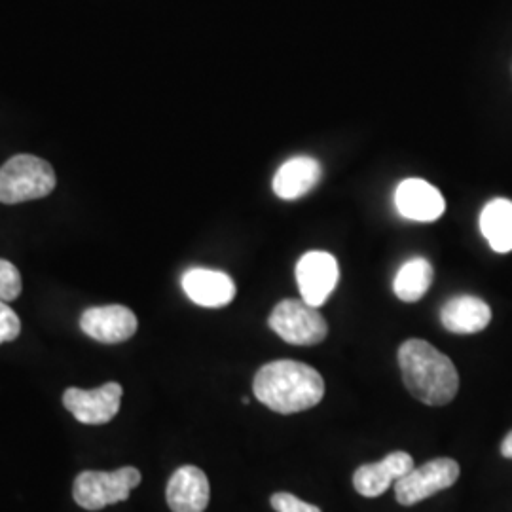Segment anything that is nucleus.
Here are the masks:
<instances>
[{
  "label": "nucleus",
  "instance_id": "f257e3e1",
  "mask_svg": "<svg viewBox=\"0 0 512 512\" xmlns=\"http://www.w3.org/2000/svg\"><path fill=\"white\" fill-rule=\"evenodd\" d=\"M253 393L277 414H296L323 401L325 380L313 366L283 359L256 372Z\"/></svg>",
  "mask_w": 512,
  "mask_h": 512
},
{
  "label": "nucleus",
  "instance_id": "f03ea898",
  "mask_svg": "<svg viewBox=\"0 0 512 512\" xmlns=\"http://www.w3.org/2000/svg\"><path fill=\"white\" fill-rule=\"evenodd\" d=\"M399 366L406 389L429 406L452 403L458 395V368L448 355L425 340H406L399 349Z\"/></svg>",
  "mask_w": 512,
  "mask_h": 512
},
{
  "label": "nucleus",
  "instance_id": "7ed1b4c3",
  "mask_svg": "<svg viewBox=\"0 0 512 512\" xmlns=\"http://www.w3.org/2000/svg\"><path fill=\"white\" fill-rule=\"evenodd\" d=\"M55 171L46 160L19 154L0 167V202L8 205L46 198L54 192Z\"/></svg>",
  "mask_w": 512,
  "mask_h": 512
},
{
  "label": "nucleus",
  "instance_id": "20e7f679",
  "mask_svg": "<svg viewBox=\"0 0 512 512\" xmlns=\"http://www.w3.org/2000/svg\"><path fill=\"white\" fill-rule=\"evenodd\" d=\"M141 473L135 467L116 471H84L73 484L74 501L86 511H101L114 503L128 501L131 490L141 484Z\"/></svg>",
  "mask_w": 512,
  "mask_h": 512
},
{
  "label": "nucleus",
  "instance_id": "39448f33",
  "mask_svg": "<svg viewBox=\"0 0 512 512\" xmlns=\"http://www.w3.org/2000/svg\"><path fill=\"white\" fill-rule=\"evenodd\" d=\"M268 323L281 340L293 346H315L321 344L329 334V325L317 308L294 298L281 300L272 311Z\"/></svg>",
  "mask_w": 512,
  "mask_h": 512
},
{
  "label": "nucleus",
  "instance_id": "423d86ee",
  "mask_svg": "<svg viewBox=\"0 0 512 512\" xmlns=\"http://www.w3.org/2000/svg\"><path fill=\"white\" fill-rule=\"evenodd\" d=\"M461 469L458 461L450 458H437L425 465L412 469L410 473L395 482V497L404 507H412L431 495L454 486L458 482Z\"/></svg>",
  "mask_w": 512,
  "mask_h": 512
},
{
  "label": "nucleus",
  "instance_id": "0eeeda50",
  "mask_svg": "<svg viewBox=\"0 0 512 512\" xmlns=\"http://www.w3.org/2000/svg\"><path fill=\"white\" fill-rule=\"evenodd\" d=\"M340 279L338 260L325 251H310L296 264V283L302 300L321 308L334 293Z\"/></svg>",
  "mask_w": 512,
  "mask_h": 512
},
{
  "label": "nucleus",
  "instance_id": "6e6552de",
  "mask_svg": "<svg viewBox=\"0 0 512 512\" xmlns=\"http://www.w3.org/2000/svg\"><path fill=\"white\" fill-rule=\"evenodd\" d=\"M122 393V385L116 382L95 389L69 387L63 393V406L84 425H105L120 412Z\"/></svg>",
  "mask_w": 512,
  "mask_h": 512
},
{
  "label": "nucleus",
  "instance_id": "1a4fd4ad",
  "mask_svg": "<svg viewBox=\"0 0 512 512\" xmlns=\"http://www.w3.org/2000/svg\"><path fill=\"white\" fill-rule=\"evenodd\" d=\"M139 327L137 315L126 306H97L84 311L80 329L101 344H120L129 340Z\"/></svg>",
  "mask_w": 512,
  "mask_h": 512
},
{
  "label": "nucleus",
  "instance_id": "9d476101",
  "mask_svg": "<svg viewBox=\"0 0 512 512\" xmlns=\"http://www.w3.org/2000/svg\"><path fill=\"white\" fill-rule=\"evenodd\" d=\"M399 215L414 222H435L446 211V200L439 188L423 179H404L395 190Z\"/></svg>",
  "mask_w": 512,
  "mask_h": 512
},
{
  "label": "nucleus",
  "instance_id": "9b49d317",
  "mask_svg": "<svg viewBox=\"0 0 512 512\" xmlns=\"http://www.w3.org/2000/svg\"><path fill=\"white\" fill-rule=\"evenodd\" d=\"M209 497V480L200 467H179L167 482L165 499L173 512H205Z\"/></svg>",
  "mask_w": 512,
  "mask_h": 512
},
{
  "label": "nucleus",
  "instance_id": "f8f14e48",
  "mask_svg": "<svg viewBox=\"0 0 512 512\" xmlns=\"http://www.w3.org/2000/svg\"><path fill=\"white\" fill-rule=\"evenodd\" d=\"M414 469V459L406 452H391L382 461L361 465L353 475V486L363 497H380L391 484Z\"/></svg>",
  "mask_w": 512,
  "mask_h": 512
},
{
  "label": "nucleus",
  "instance_id": "ddd939ff",
  "mask_svg": "<svg viewBox=\"0 0 512 512\" xmlns=\"http://www.w3.org/2000/svg\"><path fill=\"white\" fill-rule=\"evenodd\" d=\"M181 283L186 296L202 308H224L236 298L234 279L219 270L192 268Z\"/></svg>",
  "mask_w": 512,
  "mask_h": 512
},
{
  "label": "nucleus",
  "instance_id": "4468645a",
  "mask_svg": "<svg viewBox=\"0 0 512 512\" xmlns=\"http://www.w3.org/2000/svg\"><path fill=\"white\" fill-rule=\"evenodd\" d=\"M440 323L454 334H476L492 323V308L478 296H456L440 310Z\"/></svg>",
  "mask_w": 512,
  "mask_h": 512
},
{
  "label": "nucleus",
  "instance_id": "2eb2a0df",
  "mask_svg": "<svg viewBox=\"0 0 512 512\" xmlns=\"http://www.w3.org/2000/svg\"><path fill=\"white\" fill-rule=\"evenodd\" d=\"M323 167L310 156H296L277 169L274 177V192L277 198L293 202L306 196L315 184L321 181Z\"/></svg>",
  "mask_w": 512,
  "mask_h": 512
},
{
  "label": "nucleus",
  "instance_id": "dca6fc26",
  "mask_svg": "<svg viewBox=\"0 0 512 512\" xmlns=\"http://www.w3.org/2000/svg\"><path fill=\"white\" fill-rule=\"evenodd\" d=\"M480 232L495 253L512 251V202L507 198H495L486 203L480 213Z\"/></svg>",
  "mask_w": 512,
  "mask_h": 512
},
{
  "label": "nucleus",
  "instance_id": "f3484780",
  "mask_svg": "<svg viewBox=\"0 0 512 512\" xmlns=\"http://www.w3.org/2000/svg\"><path fill=\"white\" fill-rule=\"evenodd\" d=\"M433 266L429 260L425 258H410L408 262H404L401 270L393 279V291L397 294L399 300L403 302H418L433 285Z\"/></svg>",
  "mask_w": 512,
  "mask_h": 512
},
{
  "label": "nucleus",
  "instance_id": "a211bd4d",
  "mask_svg": "<svg viewBox=\"0 0 512 512\" xmlns=\"http://www.w3.org/2000/svg\"><path fill=\"white\" fill-rule=\"evenodd\" d=\"M23 289V283H21V274H19L18 268L0 258V300L2 302H12L16 300Z\"/></svg>",
  "mask_w": 512,
  "mask_h": 512
},
{
  "label": "nucleus",
  "instance_id": "6ab92c4d",
  "mask_svg": "<svg viewBox=\"0 0 512 512\" xmlns=\"http://www.w3.org/2000/svg\"><path fill=\"white\" fill-rule=\"evenodd\" d=\"M21 332L18 313L0 300V344L14 342Z\"/></svg>",
  "mask_w": 512,
  "mask_h": 512
},
{
  "label": "nucleus",
  "instance_id": "aec40b11",
  "mask_svg": "<svg viewBox=\"0 0 512 512\" xmlns=\"http://www.w3.org/2000/svg\"><path fill=\"white\" fill-rule=\"evenodd\" d=\"M270 503H272L275 512H323L319 507L306 503L300 497L287 494V492L272 495Z\"/></svg>",
  "mask_w": 512,
  "mask_h": 512
},
{
  "label": "nucleus",
  "instance_id": "412c9836",
  "mask_svg": "<svg viewBox=\"0 0 512 512\" xmlns=\"http://www.w3.org/2000/svg\"><path fill=\"white\" fill-rule=\"evenodd\" d=\"M501 454H503V458L512 459V431L501 444Z\"/></svg>",
  "mask_w": 512,
  "mask_h": 512
}]
</instances>
